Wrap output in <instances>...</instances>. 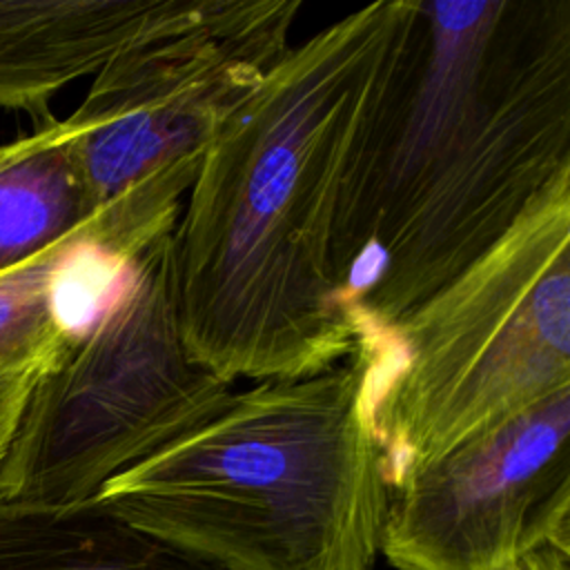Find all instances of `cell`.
Instances as JSON below:
<instances>
[{
    "instance_id": "obj_5",
    "label": "cell",
    "mask_w": 570,
    "mask_h": 570,
    "mask_svg": "<svg viewBox=\"0 0 570 570\" xmlns=\"http://www.w3.org/2000/svg\"><path fill=\"white\" fill-rule=\"evenodd\" d=\"M301 0H163L62 120L94 220L127 267L174 232L207 142L292 47Z\"/></svg>"
},
{
    "instance_id": "obj_8",
    "label": "cell",
    "mask_w": 570,
    "mask_h": 570,
    "mask_svg": "<svg viewBox=\"0 0 570 570\" xmlns=\"http://www.w3.org/2000/svg\"><path fill=\"white\" fill-rule=\"evenodd\" d=\"M163 0H2L0 107L51 120L49 100L98 73Z\"/></svg>"
},
{
    "instance_id": "obj_3",
    "label": "cell",
    "mask_w": 570,
    "mask_h": 570,
    "mask_svg": "<svg viewBox=\"0 0 570 570\" xmlns=\"http://www.w3.org/2000/svg\"><path fill=\"white\" fill-rule=\"evenodd\" d=\"M390 483L358 356L254 381L94 497L232 570H372Z\"/></svg>"
},
{
    "instance_id": "obj_9",
    "label": "cell",
    "mask_w": 570,
    "mask_h": 570,
    "mask_svg": "<svg viewBox=\"0 0 570 570\" xmlns=\"http://www.w3.org/2000/svg\"><path fill=\"white\" fill-rule=\"evenodd\" d=\"M0 570H232L140 530L98 501L29 505L0 499Z\"/></svg>"
},
{
    "instance_id": "obj_10",
    "label": "cell",
    "mask_w": 570,
    "mask_h": 570,
    "mask_svg": "<svg viewBox=\"0 0 570 570\" xmlns=\"http://www.w3.org/2000/svg\"><path fill=\"white\" fill-rule=\"evenodd\" d=\"M91 220L62 120L0 145V276L62 247H89Z\"/></svg>"
},
{
    "instance_id": "obj_4",
    "label": "cell",
    "mask_w": 570,
    "mask_h": 570,
    "mask_svg": "<svg viewBox=\"0 0 570 570\" xmlns=\"http://www.w3.org/2000/svg\"><path fill=\"white\" fill-rule=\"evenodd\" d=\"M365 372L390 485L570 390V174L421 303Z\"/></svg>"
},
{
    "instance_id": "obj_1",
    "label": "cell",
    "mask_w": 570,
    "mask_h": 570,
    "mask_svg": "<svg viewBox=\"0 0 570 570\" xmlns=\"http://www.w3.org/2000/svg\"><path fill=\"white\" fill-rule=\"evenodd\" d=\"M414 22L416 0H381L325 24L207 142L171 236L183 341L218 379L303 376L354 352L341 212Z\"/></svg>"
},
{
    "instance_id": "obj_12",
    "label": "cell",
    "mask_w": 570,
    "mask_h": 570,
    "mask_svg": "<svg viewBox=\"0 0 570 570\" xmlns=\"http://www.w3.org/2000/svg\"><path fill=\"white\" fill-rule=\"evenodd\" d=\"M47 365L31 367V370H24L18 374L0 376V463H2L7 448L13 439V432L18 428V421H20V414L29 399V392Z\"/></svg>"
},
{
    "instance_id": "obj_6",
    "label": "cell",
    "mask_w": 570,
    "mask_h": 570,
    "mask_svg": "<svg viewBox=\"0 0 570 570\" xmlns=\"http://www.w3.org/2000/svg\"><path fill=\"white\" fill-rule=\"evenodd\" d=\"M171 234L129 263L96 321L40 372L0 463V499L89 501L232 396L185 347Z\"/></svg>"
},
{
    "instance_id": "obj_13",
    "label": "cell",
    "mask_w": 570,
    "mask_h": 570,
    "mask_svg": "<svg viewBox=\"0 0 570 570\" xmlns=\"http://www.w3.org/2000/svg\"><path fill=\"white\" fill-rule=\"evenodd\" d=\"M503 570H512V568H503Z\"/></svg>"
},
{
    "instance_id": "obj_7",
    "label": "cell",
    "mask_w": 570,
    "mask_h": 570,
    "mask_svg": "<svg viewBox=\"0 0 570 570\" xmlns=\"http://www.w3.org/2000/svg\"><path fill=\"white\" fill-rule=\"evenodd\" d=\"M570 541V390L405 470L381 552L396 570H503Z\"/></svg>"
},
{
    "instance_id": "obj_2",
    "label": "cell",
    "mask_w": 570,
    "mask_h": 570,
    "mask_svg": "<svg viewBox=\"0 0 570 570\" xmlns=\"http://www.w3.org/2000/svg\"><path fill=\"white\" fill-rule=\"evenodd\" d=\"M563 174L570 0H416L341 212L354 352L372 363Z\"/></svg>"
},
{
    "instance_id": "obj_11",
    "label": "cell",
    "mask_w": 570,
    "mask_h": 570,
    "mask_svg": "<svg viewBox=\"0 0 570 570\" xmlns=\"http://www.w3.org/2000/svg\"><path fill=\"white\" fill-rule=\"evenodd\" d=\"M85 252L62 247L0 276V376L47 365L76 334L60 309V287Z\"/></svg>"
}]
</instances>
